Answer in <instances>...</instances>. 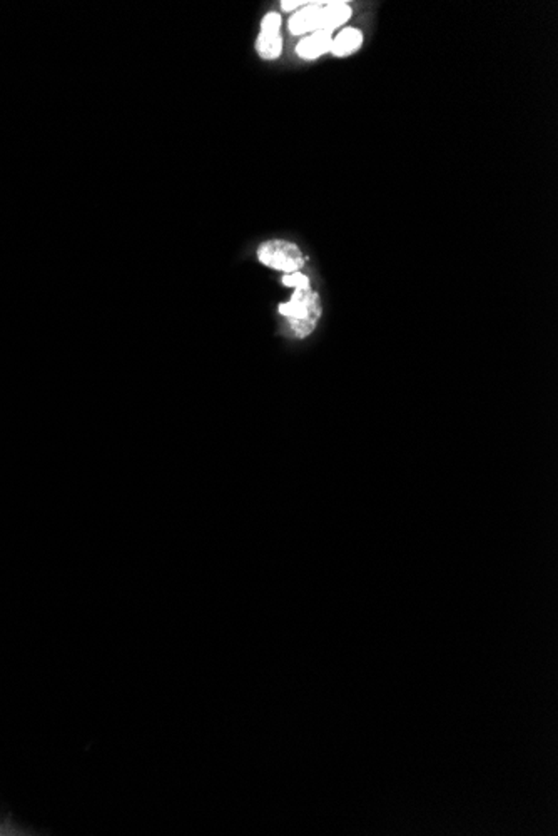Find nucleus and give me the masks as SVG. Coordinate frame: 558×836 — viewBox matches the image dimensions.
I'll return each mask as SVG.
<instances>
[{
  "label": "nucleus",
  "instance_id": "f257e3e1",
  "mask_svg": "<svg viewBox=\"0 0 558 836\" xmlns=\"http://www.w3.org/2000/svg\"><path fill=\"white\" fill-rule=\"evenodd\" d=\"M278 313L285 317L296 339H306L317 331L318 323L323 316L319 294L311 284L298 287L289 301L278 306Z\"/></svg>",
  "mask_w": 558,
  "mask_h": 836
},
{
  "label": "nucleus",
  "instance_id": "f03ea898",
  "mask_svg": "<svg viewBox=\"0 0 558 836\" xmlns=\"http://www.w3.org/2000/svg\"><path fill=\"white\" fill-rule=\"evenodd\" d=\"M258 261L273 271L283 274L301 272L306 266V256L295 242L285 239L264 241L256 251Z\"/></svg>",
  "mask_w": 558,
  "mask_h": 836
},
{
  "label": "nucleus",
  "instance_id": "7ed1b4c3",
  "mask_svg": "<svg viewBox=\"0 0 558 836\" xmlns=\"http://www.w3.org/2000/svg\"><path fill=\"white\" fill-rule=\"evenodd\" d=\"M283 19L278 12H268L261 21L259 34L256 39V53L263 61H276L283 53Z\"/></svg>",
  "mask_w": 558,
  "mask_h": 836
},
{
  "label": "nucleus",
  "instance_id": "20e7f679",
  "mask_svg": "<svg viewBox=\"0 0 558 836\" xmlns=\"http://www.w3.org/2000/svg\"><path fill=\"white\" fill-rule=\"evenodd\" d=\"M331 44H333V35L329 32H313L309 35H305L298 43L296 53L303 61H315L318 57L331 53Z\"/></svg>",
  "mask_w": 558,
  "mask_h": 836
},
{
  "label": "nucleus",
  "instance_id": "39448f33",
  "mask_svg": "<svg viewBox=\"0 0 558 836\" xmlns=\"http://www.w3.org/2000/svg\"><path fill=\"white\" fill-rule=\"evenodd\" d=\"M319 15H321L319 4L305 5L301 11L291 15V19L288 22V29L293 35H309L313 32L319 31Z\"/></svg>",
  "mask_w": 558,
  "mask_h": 836
},
{
  "label": "nucleus",
  "instance_id": "423d86ee",
  "mask_svg": "<svg viewBox=\"0 0 558 836\" xmlns=\"http://www.w3.org/2000/svg\"><path fill=\"white\" fill-rule=\"evenodd\" d=\"M351 7L345 2H331L325 7H321V15H319V31L331 32L337 31L345 22L351 19Z\"/></svg>",
  "mask_w": 558,
  "mask_h": 836
},
{
  "label": "nucleus",
  "instance_id": "0eeeda50",
  "mask_svg": "<svg viewBox=\"0 0 558 836\" xmlns=\"http://www.w3.org/2000/svg\"><path fill=\"white\" fill-rule=\"evenodd\" d=\"M361 45H363V32L355 29V27H348V29H343V31L339 32L337 37L333 39L331 53L335 57H347V55H351V53L359 51Z\"/></svg>",
  "mask_w": 558,
  "mask_h": 836
},
{
  "label": "nucleus",
  "instance_id": "6e6552de",
  "mask_svg": "<svg viewBox=\"0 0 558 836\" xmlns=\"http://www.w3.org/2000/svg\"><path fill=\"white\" fill-rule=\"evenodd\" d=\"M43 835L31 826L24 825L11 812L0 810V836Z\"/></svg>",
  "mask_w": 558,
  "mask_h": 836
},
{
  "label": "nucleus",
  "instance_id": "1a4fd4ad",
  "mask_svg": "<svg viewBox=\"0 0 558 836\" xmlns=\"http://www.w3.org/2000/svg\"><path fill=\"white\" fill-rule=\"evenodd\" d=\"M281 283H283L285 287H289V289H298V287H303V286L311 284V281H309V277L305 276L303 272H293V274H283Z\"/></svg>",
  "mask_w": 558,
  "mask_h": 836
},
{
  "label": "nucleus",
  "instance_id": "9d476101",
  "mask_svg": "<svg viewBox=\"0 0 558 836\" xmlns=\"http://www.w3.org/2000/svg\"><path fill=\"white\" fill-rule=\"evenodd\" d=\"M299 5H306V2H301V0H295V2L285 0V2H281V9L286 12L295 11Z\"/></svg>",
  "mask_w": 558,
  "mask_h": 836
}]
</instances>
